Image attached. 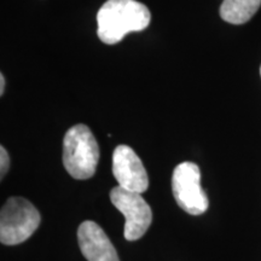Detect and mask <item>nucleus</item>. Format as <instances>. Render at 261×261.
<instances>
[{
    "instance_id": "8",
    "label": "nucleus",
    "mask_w": 261,
    "mask_h": 261,
    "mask_svg": "<svg viewBox=\"0 0 261 261\" xmlns=\"http://www.w3.org/2000/svg\"><path fill=\"white\" fill-rule=\"evenodd\" d=\"M261 0H224L220 17L231 24H243L256 14Z\"/></svg>"
},
{
    "instance_id": "7",
    "label": "nucleus",
    "mask_w": 261,
    "mask_h": 261,
    "mask_svg": "<svg viewBox=\"0 0 261 261\" xmlns=\"http://www.w3.org/2000/svg\"><path fill=\"white\" fill-rule=\"evenodd\" d=\"M77 242L87 261H120L112 241L94 221L81 223L77 228Z\"/></svg>"
},
{
    "instance_id": "10",
    "label": "nucleus",
    "mask_w": 261,
    "mask_h": 261,
    "mask_svg": "<svg viewBox=\"0 0 261 261\" xmlns=\"http://www.w3.org/2000/svg\"><path fill=\"white\" fill-rule=\"evenodd\" d=\"M5 91V76L4 74H0V94H4Z\"/></svg>"
},
{
    "instance_id": "6",
    "label": "nucleus",
    "mask_w": 261,
    "mask_h": 261,
    "mask_svg": "<svg viewBox=\"0 0 261 261\" xmlns=\"http://www.w3.org/2000/svg\"><path fill=\"white\" fill-rule=\"evenodd\" d=\"M113 174L119 187L133 192H144L149 178L142 160L128 145H117L113 154Z\"/></svg>"
},
{
    "instance_id": "9",
    "label": "nucleus",
    "mask_w": 261,
    "mask_h": 261,
    "mask_svg": "<svg viewBox=\"0 0 261 261\" xmlns=\"http://www.w3.org/2000/svg\"><path fill=\"white\" fill-rule=\"evenodd\" d=\"M10 168V158L4 146H0V178H4Z\"/></svg>"
},
{
    "instance_id": "3",
    "label": "nucleus",
    "mask_w": 261,
    "mask_h": 261,
    "mask_svg": "<svg viewBox=\"0 0 261 261\" xmlns=\"http://www.w3.org/2000/svg\"><path fill=\"white\" fill-rule=\"evenodd\" d=\"M41 223L40 213L23 197H10L0 212V242L15 246L27 241Z\"/></svg>"
},
{
    "instance_id": "2",
    "label": "nucleus",
    "mask_w": 261,
    "mask_h": 261,
    "mask_svg": "<svg viewBox=\"0 0 261 261\" xmlns=\"http://www.w3.org/2000/svg\"><path fill=\"white\" fill-rule=\"evenodd\" d=\"M99 161V146L86 125L79 123L67 130L63 139V165L74 179L93 177Z\"/></svg>"
},
{
    "instance_id": "1",
    "label": "nucleus",
    "mask_w": 261,
    "mask_h": 261,
    "mask_svg": "<svg viewBox=\"0 0 261 261\" xmlns=\"http://www.w3.org/2000/svg\"><path fill=\"white\" fill-rule=\"evenodd\" d=\"M151 21L149 9L136 0H108L97 14V34L107 45H115L132 32H142Z\"/></svg>"
},
{
    "instance_id": "11",
    "label": "nucleus",
    "mask_w": 261,
    "mask_h": 261,
    "mask_svg": "<svg viewBox=\"0 0 261 261\" xmlns=\"http://www.w3.org/2000/svg\"><path fill=\"white\" fill-rule=\"evenodd\" d=\"M260 75H261V67H260Z\"/></svg>"
},
{
    "instance_id": "4",
    "label": "nucleus",
    "mask_w": 261,
    "mask_h": 261,
    "mask_svg": "<svg viewBox=\"0 0 261 261\" xmlns=\"http://www.w3.org/2000/svg\"><path fill=\"white\" fill-rule=\"evenodd\" d=\"M172 192L182 211L201 215L210 207L207 194L201 187L200 167L194 162H181L172 174Z\"/></svg>"
},
{
    "instance_id": "5",
    "label": "nucleus",
    "mask_w": 261,
    "mask_h": 261,
    "mask_svg": "<svg viewBox=\"0 0 261 261\" xmlns=\"http://www.w3.org/2000/svg\"><path fill=\"white\" fill-rule=\"evenodd\" d=\"M110 201L125 217L123 237L132 242L144 236L152 221L150 205L139 192L115 187L110 191Z\"/></svg>"
}]
</instances>
